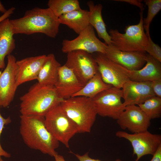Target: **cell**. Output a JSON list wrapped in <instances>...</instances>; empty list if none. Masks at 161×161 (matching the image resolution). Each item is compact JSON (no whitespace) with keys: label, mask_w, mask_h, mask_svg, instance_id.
<instances>
[{"label":"cell","mask_w":161,"mask_h":161,"mask_svg":"<svg viewBox=\"0 0 161 161\" xmlns=\"http://www.w3.org/2000/svg\"><path fill=\"white\" fill-rule=\"evenodd\" d=\"M10 21L14 35L41 33L52 38L57 35L60 24L58 18L49 8H33L27 10L22 17Z\"/></svg>","instance_id":"obj_1"},{"label":"cell","mask_w":161,"mask_h":161,"mask_svg":"<svg viewBox=\"0 0 161 161\" xmlns=\"http://www.w3.org/2000/svg\"><path fill=\"white\" fill-rule=\"evenodd\" d=\"M20 118V133L28 147L52 157L58 153L55 150L59 142L47 129L44 117L21 115Z\"/></svg>","instance_id":"obj_2"},{"label":"cell","mask_w":161,"mask_h":161,"mask_svg":"<svg viewBox=\"0 0 161 161\" xmlns=\"http://www.w3.org/2000/svg\"><path fill=\"white\" fill-rule=\"evenodd\" d=\"M20 99L21 115L43 117L63 100L54 86H42L37 83L32 86Z\"/></svg>","instance_id":"obj_3"},{"label":"cell","mask_w":161,"mask_h":161,"mask_svg":"<svg viewBox=\"0 0 161 161\" xmlns=\"http://www.w3.org/2000/svg\"><path fill=\"white\" fill-rule=\"evenodd\" d=\"M60 105L76 125L78 133L90 132L97 114L92 99L75 96L63 100Z\"/></svg>","instance_id":"obj_4"},{"label":"cell","mask_w":161,"mask_h":161,"mask_svg":"<svg viewBox=\"0 0 161 161\" xmlns=\"http://www.w3.org/2000/svg\"><path fill=\"white\" fill-rule=\"evenodd\" d=\"M143 11L140 13V19L137 24L128 25L122 33L117 30L110 29L109 34L113 46L121 51L130 52H145L148 42V37L143 26Z\"/></svg>","instance_id":"obj_5"},{"label":"cell","mask_w":161,"mask_h":161,"mask_svg":"<svg viewBox=\"0 0 161 161\" xmlns=\"http://www.w3.org/2000/svg\"><path fill=\"white\" fill-rule=\"evenodd\" d=\"M44 118L46 126L53 137L69 148L70 140L78 133V130L60 104L50 110Z\"/></svg>","instance_id":"obj_6"},{"label":"cell","mask_w":161,"mask_h":161,"mask_svg":"<svg viewBox=\"0 0 161 161\" xmlns=\"http://www.w3.org/2000/svg\"><path fill=\"white\" fill-rule=\"evenodd\" d=\"M122 97L121 89L112 86L92 99L97 114L117 120L126 107Z\"/></svg>","instance_id":"obj_7"},{"label":"cell","mask_w":161,"mask_h":161,"mask_svg":"<svg viewBox=\"0 0 161 161\" xmlns=\"http://www.w3.org/2000/svg\"><path fill=\"white\" fill-rule=\"evenodd\" d=\"M115 135L130 142L133 148V155L137 156L135 161H138L145 155H153L161 145V135L153 134L148 130L132 134L120 131L116 132Z\"/></svg>","instance_id":"obj_8"},{"label":"cell","mask_w":161,"mask_h":161,"mask_svg":"<svg viewBox=\"0 0 161 161\" xmlns=\"http://www.w3.org/2000/svg\"><path fill=\"white\" fill-rule=\"evenodd\" d=\"M75 38L71 40L64 39L62 42L63 52L76 50L86 52L90 54L100 52L104 54L107 45L96 36L93 27L89 25Z\"/></svg>","instance_id":"obj_9"},{"label":"cell","mask_w":161,"mask_h":161,"mask_svg":"<svg viewBox=\"0 0 161 161\" xmlns=\"http://www.w3.org/2000/svg\"><path fill=\"white\" fill-rule=\"evenodd\" d=\"M67 54L64 65L71 69L85 84L98 72L97 64L91 54L81 50Z\"/></svg>","instance_id":"obj_10"},{"label":"cell","mask_w":161,"mask_h":161,"mask_svg":"<svg viewBox=\"0 0 161 161\" xmlns=\"http://www.w3.org/2000/svg\"><path fill=\"white\" fill-rule=\"evenodd\" d=\"M94 57L97 64L98 71L106 83L122 89L129 79L124 68L113 62L105 55L100 52Z\"/></svg>","instance_id":"obj_11"},{"label":"cell","mask_w":161,"mask_h":161,"mask_svg":"<svg viewBox=\"0 0 161 161\" xmlns=\"http://www.w3.org/2000/svg\"><path fill=\"white\" fill-rule=\"evenodd\" d=\"M7 64L0 71V106L6 107L13 100L17 86L16 79V59L12 55L7 56Z\"/></svg>","instance_id":"obj_12"},{"label":"cell","mask_w":161,"mask_h":161,"mask_svg":"<svg viewBox=\"0 0 161 161\" xmlns=\"http://www.w3.org/2000/svg\"><path fill=\"white\" fill-rule=\"evenodd\" d=\"M117 120L122 129H127L132 133L148 130L151 125L149 118L138 106L134 105L126 106Z\"/></svg>","instance_id":"obj_13"},{"label":"cell","mask_w":161,"mask_h":161,"mask_svg":"<svg viewBox=\"0 0 161 161\" xmlns=\"http://www.w3.org/2000/svg\"><path fill=\"white\" fill-rule=\"evenodd\" d=\"M146 52L119 50L112 44L107 45L104 55L115 63L129 70L139 69L146 63Z\"/></svg>","instance_id":"obj_14"},{"label":"cell","mask_w":161,"mask_h":161,"mask_svg":"<svg viewBox=\"0 0 161 161\" xmlns=\"http://www.w3.org/2000/svg\"><path fill=\"white\" fill-rule=\"evenodd\" d=\"M123 103L126 106L138 105L155 96L152 89L151 81L137 82L129 80L121 89Z\"/></svg>","instance_id":"obj_15"},{"label":"cell","mask_w":161,"mask_h":161,"mask_svg":"<svg viewBox=\"0 0 161 161\" xmlns=\"http://www.w3.org/2000/svg\"><path fill=\"white\" fill-rule=\"evenodd\" d=\"M85 85L71 69L64 64L59 69L58 79L54 87L60 97L64 100L72 97Z\"/></svg>","instance_id":"obj_16"},{"label":"cell","mask_w":161,"mask_h":161,"mask_svg":"<svg viewBox=\"0 0 161 161\" xmlns=\"http://www.w3.org/2000/svg\"><path fill=\"white\" fill-rule=\"evenodd\" d=\"M47 57L43 55L16 61V76L18 87L26 82L37 79Z\"/></svg>","instance_id":"obj_17"},{"label":"cell","mask_w":161,"mask_h":161,"mask_svg":"<svg viewBox=\"0 0 161 161\" xmlns=\"http://www.w3.org/2000/svg\"><path fill=\"white\" fill-rule=\"evenodd\" d=\"M145 60V65L139 69L129 70L124 68L130 80L137 82L151 81L161 78V62L148 54H146Z\"/></svg>","instance_id":"obj_18"},{"label":"cell","mask_w":161,"mask_h":161,"mask_svg":"<svg viewBox=\"0 0 161 161\" xmlns=\"http://www.w3.org/2000/svg\"><path fill=\"white\" fill-rule=\"evenodd\" d=\"M14 35L8 18L0 22V70L5 68V57L15 48Z\"/></svg>","instance_id":"obj_19"},{"label":"cell","mask_w":161,"mask_h":161,"mask_svg":"<svg viewBox=\"0 0 161 161\" xmlns=\"http://www.w3.org/2000/svg\"><path fill=\"white\" fill-rule=\"evenodd\" d=\"M61 66L54 54L48 55L36 79L37 83L44 86H54L58 79L59 70Z\"/></svg>","instance_id":"obj_20"},{"label":"cell","mask_w":161,"mask_h":161,"mask_svg":"<svg viewBox=\"0 0 161 161\" xmlns=\"http://www.w3.org/2000/svg\"><path fill=\"white\" fill-rule=\"evenodd\" d=\"M60 24L65 25L79 34L89 25V10H75L58 18Z\"/></svg>","instance_id":"obj_21"},{"label":"cell","mask_w":161,"mask_h":161,"mask_svg":"<svg viewBox=\"0 0 161 161\" xmlns=\"http://www.w3.org/2000/svg\"><path fill=\"white\" fill-rule=\"evenodd\" d=\"M87 4L89 9V25L95 29L99 38L103 39L107 45L111 44V38L102 17V5L100 4L95 5L92 1H88Z\"/></svg>","instance_id":"obj_22"},{"label":"cell","mask_w":161,"mask_h":161,"mask_svg":"<svg viewBox=\"0 0 161 161\" xmlns=\"http://www.w3.org/2000/svg\"><path fill=\"white\" fill-rule=\"evenodd\" d=\"M112 86L105 83L98 72L72 97L82 96L92 98L100 92Z\"/></svg>","instance_id":"obj_23"},{"label":"cell","mask_w":161,"mask_h":161,"mask_svg":"<svg viewBox=\"0 0 161 161\" xmlns=\"http://www.w3.org/2000/svg\"><path fill=\"white\" fill-rule=\"evenodd\" d=\"M78 0H49L47 3L48 8L58 18L61 16L81 9Z\"/></svg>","instance_id":"obj_24"},{"label":"cell","mask_w":161,"mask_h":161,"mask_svg":"<svg viewBox=\"0 0 161 161\" xmlns=\"http://www.w3.org/2000/svg\"><path fill=\"white\" fill-rule=\"evenodd\" d=\"M138 106L150 120L161 117V98L153 97Z\"/></svg>","instance_id":"obj_25"},{"label":"cell","mask_w":161,"mask_h":161,"mask_svg":"<svg viewBox=\"0 0 161 161\" xmlns=\"http://www.w3.org/2000/svg\"><path fill=\"white\" fill-rule=\"evenodd\" d=\"M143 1L148 6V11L146 18H143L144 29L148 37L150 36L149 27L153 18L161 9V0H145Z\"/></svg>","instance_id":"obj_26"},{"label":"cell","mask_w":161,"mask_h":161,"mask_svg":"<svg viewBox=\"0 0 161 161\" xmlns=\"http://www.w3.org/2000/svg\"><path fill=\"white\" fill-rule=\"evenodd\" d=\"M148 42L145 49L149 55L161 62V48L157 44L154 43L150 36L148 37Z\"/></svg>","instance_id":"obj_27"},{"label":"cell","mask_w":161,"mask_h":161,"mask_svg":"<svg viewBox=\"0 0 161 161\" xmlns=\"http://www.w3.org/2000/svg\"><path fill=\"white\" fill-rule=\"evenodd\" d=\"M11 122L10 117H9L7 118H4L1 115L0 112V138L3 130L4 128L5 125H7ZM0 156H4L5 157L10 158L11 154L5 151L2 148L0 142Z\"/></svg>","instance_id":"obj_28"},{"label":"cell","mask_w":161,"mask_h":161,"mask_svg":"<svg viewBox=\"0 0 161 161\" xmlns=\"http://www.w3.org/2000/svg\"><path fill=\"white\" fill-rule=\"evenodd\" d=\"M151 86L155 96L161 98V78L151 81Z\"/></svg>","instance_id":"obj_29"},{"label":"cell","mask_w":161,"mask_h":161,"mask_svg":"<svg viewBox=\"0 0 161 161\" xmlns=\"http://www.w3.org/2000/svg\"><path fill=\"white\" fill-rule=\"evenodd\" d=\"M87 152L84 154L81 155L78 154H74L79 161H102L99 159H93L90 157ZM114 161H122L119 159H117Z\"/></svg>","instance_id":"obj_30"},{"label":"cell","mask_w":161,"mask_h":161,"mask_svg":"<svg viewBox=\"0 0 161 161\" xmlns=\"http://www.w3.org/2000/svg\"><path fill=\"white\" fill-rule=\"evenodd\" d=\"M115 1L128 3L130 4L135 5L139 7L140 11H143L144 9V4L142 3V1L139 0H115Z\"/></svg>","instance_id":"obj_31"},{"label":"cell","mask_w":161,"mask_h":161,"mask_svg":"<svg viewBox=\"0 0 161 161\" xmlns=\"http://www.w3.org/2000/svg\"><path fill=\"white\" fill-rule=\"evenodd\" d=\"M16 8L14 7H12L7 10L6 12L0 16V22L8 18L13 14Z\"/></svg>","instance_id":"obj_32"},{"label":"cell","mask_w":161,"mask_h":161,"mask_svg":"<svg viewBox=\"0 0 161 161\" xmlns=\"http://www.w3.org/2000/svg\"><path fill=\"white\" fill-rule=\"evenodd\" d=\"M150 161H161V145L153 155Z\"/></svg>","instance_id":"obj_33"},{"label":"cell","mask_w":161,"mask_h":161,"mask_svg":"<svg viewBox=\"0 0 161 161\" xmlns=\"http://www.w3.org/2000/svg\"><path fill=\"white\" fill-rule=\"evenodd\" d=\"M55 158V161H66L64 157L58 153L55 154L54 157Z\"/></svg>","instance_id":"obj_34"},{"label":"cell","mask_w":161,"mask_h":161,"mask_svg":"<svg viewBox=\"0 0 161 161\" xmlns=\"http://www.w3.org/2000/svg\"><path fill=\"white\" fill-rule=\"evenodd\" d=\"M7 11V10L5 9L0 0V12L4 14Z\"/></svg>","instance_id":"obj_35"},{"label":"cell","mask_w":161,"mask_h":161,"mask_svg":"<svg viewBox=\"0 0 161 161\" xmlns=\"http://www.w3.org/2000/svg\"><path fill=\"white\" fill-rule=\"evenodd\" d=\"M0 161H4L2 159V158H1V157L0 156Z\"/></svg>","instance_id":"obj_36"}]
</instances>
